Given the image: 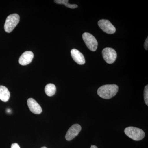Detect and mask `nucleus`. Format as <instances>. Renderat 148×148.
<instances>
[{"mask_svg":"<svg viewBox=\"0 0 148 148\" xmlns=\"http://www.w3.org/2000/svg\"><path fill=\"white\" fill-rule=\"evenodd\" d=\"M119 90V87L116 84H107L99 87L97 93L101 98L109 99L116 95Z\"/></svg>","mask_w":148,"mask_h":148,"instance_id":"f257e3e1","label":"nucleus"},{"mask_svg":"<svg viewBox=\"0 0 148 148\" xmlns=\"http://www.w3.org/2000/svg\"><path fill=\"white\" fill-rule=\"evenodd\" d=\"M125 135L135 141H140L145 138V133L140 128L134 127H126L124 130Z\"/></svg>","mask_w":148,"mask_h":148,"instance_id":"f03ea898","label":"nucleus"},{"mask_svg":"<svg viewBox=\"0 0 148 148\" xmlns=\"http://www.w3.org/2000/svg\"><path fill=\"white\" fill-rule=\"evenodd\" d=\"M20 20V16L17 14H10L7 17L4 25L5 32L10 33L17 26Z\"/></svg>","mask_w":148,"mask_h":148,"instance_id":"7ed1b4c3","label":"nucleus"},{"mask_svg":"<svg viewBox=\"0 0 148 148\" xmlns=\"http://www.w3.org/2000/svg\"><path fill=\"white\" fill-rule=\"evenodd\" d=\"M82 38L86 46L91 51H95L98 48V43L94 36L87 32L84 33Z\"/></svg>","mask_w":148,"mask_h":148,"instance_id":"20e7f679","label":"nucleus"},{"mask_svg":"<svg viewBox=\"0 0 148 148\" xmlns=\"http://www.w3.org/2000/svg\"><path fill=\"white\" fill-rule=\"evenodd\" d=\"M103 58L105 61L108 64H112L116 60L117 53L113 49L110 47H106L102 51Z\"/></svg>","mask_w":148,"mask_h":148,"instance_id":"39448f33","label":"nucleus"},{"mask_svg":"<svg viewBox=\"0 0 148 148\" xmlns=\"http://www.w3.org/2000/svg\"><path fill=\"white\" fill-rule=\"evenodd\" d=\"M98 25L100 28L107 34H112L116 31L115 27H114L110 21L106 19H101L98 21Z\"/></svg>","mask_w":148,"mask_h":148,"instance_id":"423d86ee","label":"nucleus"},{"mask_svg":"<svg viewBox=\"0 0 148 148\" xmlns=\"http://www.w3.org/2000/svg\"><path fill=\"white\" fill-rule=\"evenodd\" d=\"M82 127L78 124L73 125L70 127L66 135V139L67 141H71L78 135L81 130Z\"/></svg>","mask_w":148,"mask_h":148,"instance_id":"0eeeda50","label":"nucleus"},{"mask_svg":"<svg viewBox=\"0 0 148 148\" xmlns=\"http://www.w3.org/2000/svg\"><path fill=\"white\" fill-rule=\"evenodd\" d=\"M34 57V53L32 51H26L20 56L18 62L22 66H26L32 62Z\"/></svg>","mask_w":148,"mask_h":148,"instance_id":"6e6552de","label":"nucleus"},{"mask_svg":"<svg viewBox=\"0 0 148 148\" xmlns=\"http://www.w3.org/2000/svg\"><path fill=\"white\" fill-rule=\"evenodd\" d=\"M27 104L30 111L33 113L39 114L42 112V109L41 106L33 98H29L27 100Z\"/></svg>","mask_w":148,"mask_h":148,"instance_id":"1a4fd4ad","label":"nucleus"},{"mask_svg":"<svg viewBox=\"0 0 148 148\" xmlns=\"http://www.w3.org/2000/svg\"><path fill=\"white\" fill-rule=\"evenodd\" d=\"M71 53L72 58L77 64L82 65L85 63L84 56L79 51L75 49H73L71 51Z\"/></svg>","mask_w":148,"mask_h":148,"instance_id":"9d476101","label":"nucleus"},{"mask_svg":"<svg viewBox=\"0 0 148 148\" xmlns=\"http://www.w3.org/2000/svg\"><path fill=\"white\" fill-rule=\"evenodd\" d=\"M10 92L7 88L3 86H0V100L3 102L8 101L10 98Z\"/></svg>","mask_w":148,"mask_h":148,"instance_id":"9b49d317","label":"nucleus"},{"mask_svg":"<svg viewBox=\"0 0 148 148\" xmlns=\"http://www.w3.org/2000/svg\"><path fill=\"white\" fill-rule=\"evenodd\" d=\"M45 90L46 94L49 96H52L55 94L56 88L55 85L53 84H48L46 86Z\"/></svg>","mask_w":148,"mask_h":148,"instance_id":"f8f14e48","label":"nucleus"},{"mask_svg":"<svg viewBox=\"0 0 148 148\" xmlns=\"http://www.w3.org/2000/svg\"><path fill=\"white\" fill-rule=\"evenodd\" d=\"M144 99L146 105L148 106V86L147 85L144 90Z\"/></svg>","mask_w":148,"mask_h":148,"instance_id":"ddd939ff","label":"nucleus"},{"mask_svg":"<svg viewBox=\"0 0 148 148\" xmlns=\"http://www.w3.org/2000/svg\"><path fill=\"white\" fill-rule=\"evenodd\" d=\"M68 0H55L54 2L58 4L65 5L66 3L69 2Z\"/></svg>","mask_w":148,"mask_h":148,"instance_id":"4468645a","label":"nucleus"},{"mask_svg":"<svg viewBox=\"0 0 148 148\" xmlns=\"http://www.w3.org/2000/svg\"><path fill=\"white\" fill-rule=\"evenodd\" d=\"M65 6L71 9H75L78 7V5L76 4H69V2L66 3L65 5Z\"/></svg>","mask_w":148,"mask_h":148,"instance_id":"2eb2a0df","label":"nucleus"},{"mask_svg":"<svg viewBox=\"0 0 148 148\" xmlns=\"http://www.w3.org/2000/svg\"><path fill=\"white\" fill-rule=\"evenodd\" d=\"M148 37L145 40V49L146 50H148Z\"/></svg>","mask_w":148,"mask_h":148,"instance_id":"dca6fc26","label":"nucleus"},{"mask_svg":"<svg viewBox=\"0 0 148 148\" xmlns=\"http://www.w3.org/2000/svg\"><path fill=\"white\" fill-rule=\"evenodd\" d=\"M11 148H20V147L17 143H14L12 145Z\"/></svg>","mask_w":148,"mask_h":148,"instance_id":"f3484780","label":"nucleus"},{"mask_svg":"<svg viewBox=\"0 0 148 148\" xmlns=\"http://www.w3.org/2000/svg\"><path fill=\"white\" fill-rule=\"evenodd\" d=\"M90 148H98L95 145H91V147Z\"/></svg>","mask_w":148,"mask_h":148,"instance_id":"a211bd4d","label":"nucleus"},{"mask_svg":"<svg viewBox=\"0 0 148 148\" xmlns=\"http://www.w3.org/2000/svg\"><path fill=\"white\" fill-rule=\"evenodd\" d=\"M10 110H9V109H8V112H10Z\"/></svg>","mask_w":148,"mask_h":148,"instance_id":"6ab92c4d","label":"nucleus"},{"mask_svg":"<svg viewBox=\"0 0 148 148\" xmlns=\"http://www.w3.org/2000/svg\"><path fill=\"white\" fill-rule=\"evenodd\" d=\"M41 148H47L46 147H42Z\"/></svg>","mask_w":148,"mask_h":148,"instance_id":"aec40b11","label":"nucleus"}]
</instances>
